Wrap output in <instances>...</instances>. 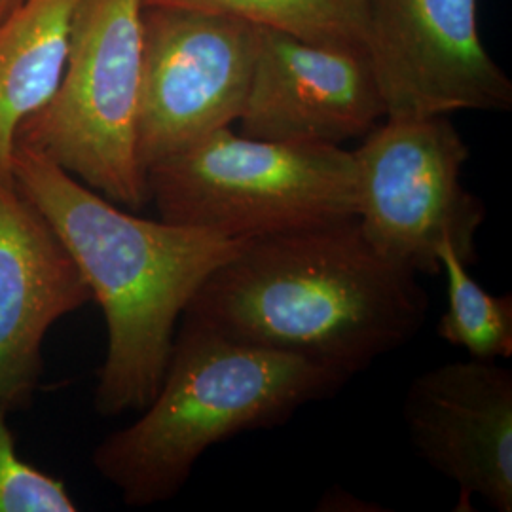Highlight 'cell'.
<instances>
[{
    "instance_id": "14",
    "label": "cell",
    "mask_w": 512,
    "mask_h": 512,
    "mask_svg": "<svg viewBox=\"0 0 512 512\" xmlns=\"http://www.w3.org/2000/svg\"><path fill=\"white\" fill-rule=\"evenodd\" d=\"M440 272L446 274L448 306L437 332L444 342L465 349L471 359L497 361L512 355V296L488 293L459 258L452 241L439 249Z\"/></svg>"
},
{
    "instance_id": "16",
    "label": "cell",
    "mask_w": 512,
    "mask_h": 512,
    "mask_svg": "<svg viewBox=\"0 0 512 512\" xmlns=\"http://www.w3.org/2000/svg\"><path fill=\"white\" fill-rule=\"evenodd\" d=\"M21 2H25V0H0V19H4L10 12H14Z\"/></svg>"
},
{
    "instance_id": "15",
    "label": "cell",
    "mask_w": 512,
    "mask_h": 512,
    "mask_svg": "<svg viewBox=\"0 0 512 512\" xmlns=\"http://www.w3.org/2000/svg\"><path fill=\"white\" fill-rule=\"evenodd\" d=\"M67 484L21 458L8 414L0 412V512H74Z\"/></svg>"
},
{
    "instance_id": "6",
    "label": "cell",
    "mask_w": 512,
    "mask_h": 512,
    "mask_svg": "<svg viewBox=\"0 0 512 512\" xmlns=\"http://www.w3.org/2000/svg\"><path fill=\"white\" fill-rule=\"evenodd\" d=\"M353 152L357 220L368 243L395 266L440 274L452 241L471 268L486 207L463 184L471 150L450 116L384 118Z\"/></svg>"
},
{
    "instance_id": "2",
    "label": "cell",
    "mask_w": 512,
    "mask_h": 512,
    "mask_svg": "<svg viewBox=\"0 0 512 512\" xmlns=\"http://www.w3.org/2000/svg\"><path fill=\"white\" fill-rule=\"evenodd\" d=\"M14 184L54 228L107 327L93 408L103 418L145 410L164 380L177 323L203 281L247 241L137 217L29 148Z\"/></svg>"
},
{
    "instance_id": "7",
    "label": "cell",
    "mask_w": 512,
    "mask_h": 512,
    "mask_svg": "<svg viewBox=\"0 0 512 512\" xmlns=\"http://www.w3.org/2000/svg\"><path fill=\"white\" fill-rule=\"evenodd\" d=\"M143 31L137 152L147 173L238 122L258 27L203 10L145 6Z\"/></svg>"
},
{
    "instance_id": "5",
    "label": "cell",
    "mask_w": 512,
    "mask_h": 512,
    "mask_svg": "<svg viewBox=\"0 0 512 512\" xmlns=\"http://www.w3.org/2000/svg\"><path fill=\"white\" fill-rule=\"evenodd\" d=\"M145 0H80L61 82L25 120L29 148L128 211L148 203L137 126L143 84Z\"/></svg>"
},
{
    "instance_id": "12",
    "label": "cell",
    "mask_w": 512,
    "mask_h": 512,
    "mask_svg": "<svg viewBox=\"0 0 512 512\" xmlns=\"http://www.w3.org/2000/svg\"><path fill=\"white\" fill-rule=\"evenodd\" d=\"M80 0H25L0 19V184L14 188L16 135L54 95Z\"/></svg>"
},
{
    "instance_id": "1",
    "label": "cell",
    "mask_w": 512,
    "mask_h": 512,
    "mask_svg": "<svg viewBox=\"0 0 512 512\" xmlns=\"http://www.w3.org/2000/svg\"><path fill=\"white\" fill-rule=\"evenodd\" d=\"M427 311L418 274L385 260L349 217L247 241L181 321L351 380L408 344Z\"/></svg>"
},
{
    "instance_id": "10",
    "label": "cell",
    "mask_w": 512,
    "mask_h": 512,
    "mask_svg": "<svg viewBox=\"0 0 512 512\" xmlns=\"http://www.w3.org/2000/svg\"><path fill=\"white\" fill-rule=\"evenodd\" d=\"M404 423L414 452L452 480L461 511L471 497L512 511V372L495 361L425 370L406 391Z\"/></svg>"
},
{
    "instance_id": "3",
    "label": "cell",
    "mask_w": 512,
    "mask_h": 512,
    "mask_svg": "<svg viewBox=\"0 0 512 512\" xmlns=\"http://www.w3.org/2000/svg\"><path fill=\"white\" fill-rule=\"evenodd\" d=\"M181 323L154 399L93 450V469L128 507L173 499L209 448L281 427L349 382L310 361Z\"/></svg>"
},
{
    "instance_id": "13",
    "label": "cell",
    "mask_w": 512,
    "mask_h": 512,
    "mask_svg": "<svg viewBox=\"0 0 512 512\" xmlns=\"http://www.w3.org/2000/svg\"><path fill=\"white\" fill-rule=\"evenodd\" d=\"M241 19L253 27L365 50V0H145Z\"/></svg>"
},
{
    "instance_id": "11",
    "label": "cell",
    "mask_w": 512,
    "mask_h": 512,
    "mask_svg": "<svg viewBox=\"0 0 512 512\" xmlns=\"http://www.w3.org/2000/svg\"><path fill=\"white\" fill-rule=\"evenodd\" d=\"M92 302L54 228L18 188L0 184V412L29 408L57 321Z\"/></svg>"
},
{
    "instance_id": "9",
    "label": "cell",
    "mask_w": 512,
    "mask_h": 512,
    "mask_svg": "<svg viewBox=\"0 0 512 512\" xmlns=\"http://www.w3.org/2000/svg\"><path fill=\"white\" fill-rule=\"evenodd\" d=\"M387 116L365 50L258 27L255 67L239 133L281 143L342 147Z\"/></svg>"
},
{
    "instance_id": "4",
    "label": "cell",
    "mask_w": 512,
    "mask_h": 512,
    "mask_svg": "<svg viewBox=\"0 0 512 512\" xmlns=\"http://www.w3.org/2000/svg\"><path fill=\"white\" fill-rule=\"evenodd\" d=\"M147 186L158 219L241 241L357 215L351 150L253 139L232 128L152 165Z\"/></svg>"
},
{
    "instance_id": "8",
    "label": "cell",
    "mask_w": 512,
    "mask_h": 512,
    "mask_svg": "<svg viewBox=\"0 0 512 512\" xmlns=\"http://www.w3.org/2000/svg\"><path fill=\"white\" fill-rule=\"evenodd\" d=\"M365 54L385 118L512 109L511 78L480 37L478 0H365Z\"/></svg>"
}]
</instances>
